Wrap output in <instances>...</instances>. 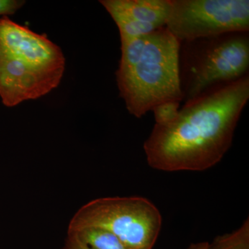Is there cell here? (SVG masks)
I'll list each match as a JSON object with an SVG mask.
<instances>
[{
    "mask_svg": "<svg viewBox=\"0 0 249 249\" xmlns=\"http://www.w3.org/2000/svg\"><path fill=\"white\" fill-rule=\"evenodd\" d=\"M64 249H128L110 232L97 228H84L67 232Z\"/></svg>",
    "mask_w": 249,
    "mask_h": 249,
    "instance_id": "cell-8",
    "label": "cell"
},
{
    "mask_svg": "<svg viewBox=\"0 0 249 249\" xmlns=\"http://www.w3.org/2000/svg\"><path fill=\"white\" fill-rule=\"evenodd\" d=\"M89 227L110 232L128 249H153L162 216L151 201L142 196L98 198L77 211L68 231Z\"/></svg>",
    "mask_w": 249,
    "mask_h": 249,
    "instance_id": "cell-4",
    "label": "cell"
},
{
    "mask_svg": "<svg viewBox=\"0 0 249 249\" xmlns=\"http://www.w3.org/2000/svg\"><path fill=\"white\" fill-rule=\"evenodd\" d=\"M188 42L186 67L181 82L183 98L194 99L218 85L240 79L249 66V37L247 32L201 39Z\"/></svg>",
    "mask_w": 249,
    "mask_h": 249,
    "instance_id": "cell-5",
    "label": "cell"
},
{
    "mask_svg": "<svg viewBox=\"0 0 249 249\" xmlns=\"http://www.w3.org/2000/svg\"><path fill=\"white\" fill-rule=\"evenodd\" d=\"M180 42L167 29L121 42L116 82L129 114L142 118L168 101L183 98Z\"/></svg>",
    "mask_w": 249,
    "mask_h": 249,
    "instance_id": "cell-2",
    "label": "cell"
},
{
    "mask_svg": "<svg viewBox=\"0 0 249 249\" xmlns=\"http://www.w3.org/2000/svg\"><path fill=\"white\" fill-rule=\"evenodd\" d=\"M166 26L178 42L248 32V0H170Z\"/></svg>",
    "mask_w": 249,
    "mask_h": 249,
    "instance_id": "cell-6",
    "label": "cell"
},
{
    "mask_svg": "<svg viewBox=\"0 0 249 249\" xmlns=\"http://www.w3.org/2000/svg\"><path fill=\"white\" fill-rule=\"evenodd\" d=\"M249 99V77L218 85L191 101L171 122L155 124L143 149L151 168L204 171L217 164L232 142Z\"/></svg>",
    "mask_w": 249,
    "mask_h": 249,
    "instance_id": "cell-1",
    "label": "cell"
},
{
    "mask_svg": "<svg viewBox=\"0 0 249 249\" xmlns=\"http://www.w3.org/2000/svg\"><path fill=\"white\" fill-rule=\"evenodd\" d=\"M208 249H249V218L234 231L217 236Z\"/></svg>",
    "mask_w": 249,
    "mask_h": 249,
    "instance_id": "cell-9",
    "label": "cell"
},
{
    "mask_svg": "<svg viewBox=\"0 0 249 249\" xmlns=\"http://www.w3.org/2000/svg\"><path fill=\"white\" fill-rule=\"evenodd\" d=\"M100 3L116 23L121 42L165 27L171 9L170 0H101Z\"/></svg>",
    "mask_w": 249,
    "mask_h": 249,
    "instance_id": "cell-7",
    "label": "cell"
},
{
    "mask_svg": "<svg viewBox=\"0 0 249 249\" xmlns=\"http://www.w3.org/2000/svg\"><path fill=\"white\" fill-rule=\"evenodd\" d=\"M208 242H199L191 244L186 249H209Z\"/></svg>",
    "mask_w": 249,
    "mask_h": 249,
    "instance_id": "cell-12",
    "label": "cell"
},
{
    "mask_svg": "<svg viewBox=\"0 0 249 249\" xmlns=\"http://www.w3.org/2000/svg\"><path fill=\"white\" fill-rule=\"evenodd\" d=\"M179 106L178 101H168L156 106L152 109L156 124H165L173 121L178 115Z\"/></svg>",
    "mask_w": 249,
    "mask_h": 249,
    "instance_id": "cell-10",
    "label": "cell"
},
{
    "mask_svg": "<svg viewBox=\"0 0 249 249\" xmlns=\"http://www.w3.org/2000/svg\"><path fill=\"white\" fill-rule=\"evenodd\" d=\"M65 70L61 48L47 36L0 18V98L8 107L45 96Z\"/></svg>",
    "mask_w": 249,
    "mask_h": 249,
    "instance_id": "cell-3",
    "label": "cell"
},
{
    "mask_svg": "<svg viewBox=\"0 0 249 249\" xmlns=\"http://www.w3.org/2000/svg\"><path fill=\"white\" fill-rule=\"evenodd\" d=\"M25 4L24 0H0V16H13Z\"/></svg>",
    "mask_w": 249,
    "mask_h": 249,
    "instance_id": "cell-11",
    "label": "cell"
}]
</instances>
